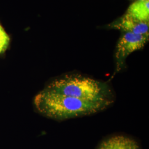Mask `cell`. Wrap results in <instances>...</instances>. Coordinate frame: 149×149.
Masks as SVG:
<instances>
[{
	"label": "cell",
	"instance_id": "1",
	"mask_svg": "<svg viewBox=\"0 0 149 149\" xmlns=\"http://www.w3.org/2000/svg\"><path fill=\"white\" fill-rule=\"evenodd\" d=\"M34 104L40 114L57 120L91 115L109 106L107 103L82 101L45 88L36 96Z\"/></svg>",
	"mask_w": 149,
	"mask_h": 149
},
{
	"label": "cell",
	"instance_id": "2",
	"mask_svg": "<svg viewBox=\"0 0 149 149\" xmlns=\"http://www.w3.org/2000/svg\"><path fill=\"white\" fill-rule=\"evenodd\" d=\"M45 90L85 101L111 104L113 93L104 82L80 74H66L53 80Z\"/></svg>",
	"mask_w": 149,
	"mask_h": 149
},
{
	"label": "cell",
	"instance_id": "3",
	"mask_svg": "<svg viewBox=\"0 0 149 149\" xmlns=\"http://www.w3.org/2000/svg\"><path fill=\"white\" fill-rule=\"evenodd\" d=\"M148 40L149 37L124 32L118 42L116 50L117 71L122 69L125 60L130 54L143 49Z\"/></svg>",
	"mask_w": 149,
	"mask_h": 149
},
{
	"label": "cell",
	"instance_id": "4",
	"mask_svg": "<svg viewBox=\"0 0 149 149\" xmlns=\"http://www.w3.org/2000/svg\"><path fill=\"white\" fill-rule=\"evenodd\" d=\"M112 26L123 32L149 37V22L138 21L125 15L120 17L118 21L116 22Z\"/></svg>",
	"mask_w": 149,
	"mask_h": 149
},
{
	"label": "cell",
	"instance_id": "5",
	"mask_svg": "<svg viewBox=\"0 0 149 149\" xmlns=\"http://www.w3.org/2000/svg\"><path fill=\"white\" fill-rule=\"evenodd\" d=\"M98 149H140L136 141L124 135H115L102 141Z\"/></svg>",
	"mask_w": 149,
	"mask_h": 149
},
{
	"label": "cell",
	"instance_id": "6",
	"mask_svg": "<svg viewBox=\"0 0 149 149\" xmlns=\"http://www.w3.org/2000/svg\"><path fill=\"white\" fill-rule=\"evenodd\" d=\"M124 15L138 21L149 22V0H135Z\"/></svg>",
	"mask_w": 149,
	"mask_h": 149
},
{
	"label": "cell",
	"instance_id": "7",
	"mask_svg": "<svg viewBox=\"0 0 149 149\" xmlns=\"http://www.w3.org/2000/svg\"><path fill=\"white\" fill-rule=\"evenodd\" d=\"M10 37L0 24V54L5 52L10 45Z\"/></svg>",
	"mask_w": 149,
	"mask_h": 149
}]
</instances>
